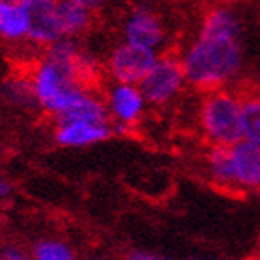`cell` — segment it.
I'll return each instance as SVG.
<instances>
[{"mask_svg": "<svg viewBox=\"0 0 260 260\" xmlns=\"http://www.w3.org/2000/svg\"><path fill=\"white\" fill-rule=\"evenodd\" d=\"M186 82L201 91L233 84L244 71V26L234 8L216 4L206 11L199 32L182 54Z\"/></svg>", "mask_w": 260, "mask_h": 260, "instance_id": "1", "label": "cell"}, {"mask_svg": "<svg viewBox=\"0 0 260 260\" xmlns=\"http://www.w3.org/2000/svg\"><path fill=\"white\" fill-rule=\"evenodd\" d=\"M199 121L203 134L212 145L233 147L244 140L242 132V95L233 89L208 91L201 103Z\"/></svg>", "mask_w": 260, "mask_h": 260, "instance_id": "2", "label": "cell"}, {"mask_svg": "<svg viewBox=\"0 0 260 260\" xmlns=\"http://www.w3.org/2000/svg\"><path fill=\"white\" fill-rule=\"evenodd\" d=\"M186 75L182 69V60L179 56L164 54L158 56V61L151 73L140 82V91L145 103L152 106H164L171 103L186 86Z\"/></svg>", "mask_w": 260, "mask_h": 260, "instance_id": "3", "label": "cell"}, {"mask_svg": "<svg viewBox=\"0 0 260 260\" xmlns=\"http://www.w3.org/2000/svg\"><path fill=\"white\" fill-rule=\"evenodd\" d=\"M158 61L156 50L143 49L138 45L121 43L117 45L108 56V73L115 84H132L140 86L154 63Z\"/></svg>", "mask_w": 260, "mask_h": 260, "instance_id": "4", "label": "cell"}, {"mask_svg": "<svg viewBox=\"0 0 260 260\" xmlns=\"http://www.w3.org/2000/svg\"><path fill=\"white\" fill-rule=\"evenodd\" d=\"M28 17V41L39 47H52L63 39L60 24V0H19Z\"/></svg>", "mask_w": 260, "mask_h": 260, "instance_id": "5", "label": "cell"}, {"mask_svg": "<svg viewBox=\"0 0 260 260\" xmlns=\"http://www.w3.org/2000/svg\"><path fill=\"white\" fill-rule=\"evenodd\" d=\"M123 36H125V43L156 50L166 39V30L160 17L154 11L140 8L126 17Z\"/></svg>", "mask_w": 260, "mask_h": 260, "instance_id": "6", "label": "cell"}, {"mask_svg": "<svg viewBox=\"0 0 260 260\" xmlns=\"http://www.w3.org/2000/svg\"><path fill=\"white\" fill-rule=\"evenodd\" d=\"M106 108H108L110 119H114L115 125L130 126L134 125L136 121H140L141 114L145 110V99L138 86L114 84L108 91Z\"/></svg>", "mask_w": 260, "mask_h": 260, "instance_id": "7", "label": "cell"}, {"mask_svg": "<svg viewBox=\"0 0 260 260\" xmlns=\"http://www.w3.org/2000/svg\"><path fill=\"white\" fill-rule=\"evenodd\" d=\"M231 160H233L234 179L236 186L242 188H255L260 182V145L247 140L238 141L231 147Z\"/></svg>", "mask_w": 260, "mask_h": 260, "instance_id": "8", "label": "cell"}, {"mask_svg": "<svg viewBox=\"0 0 260 260\" xmlns=\"http://www.w3.org/2000/svg\"><path fill=\"white\" fill-rule=\"evenodd\" d=\"M114 134L110 123L95 125V123H69L58 125L54 132V140L61 147H89L101 141H106Z\"/></svg>", "mask_w": 260, "mask_h": 260, "instance_id": "9", "label": "cell"}, {"mask_svg": "<svg viewBox=\"0 0 260 260\" xmlns=\"http://www.w3.org/2000/svg\"><path fill=\"white\" fill-rule=\"evenodd\" d=\"M56 125H69V123H95V125H106L110 123V114L106 103L99 99L93 91L86 93L84 97L71 106L67 112L56 115Z\"/></svg>", "mask_w": 260, "mask_h": 260, "instance_id": "10", "label": "cell"}, {"mask_svg": "<svg viewBox=\"0 0 260 260\" xmlns=\"http://www.w3.org/2000/svg\"><path fill=\"white\" fill-rule=\"evenodd\" d=\"M28 17L19 0L0 2V39L21 41L28 39Z\"/></svg>", "mask_w": 260, "mask_h": 260, "instance_id": "11", "label": "cell"}, {"mask_svg": "<svg viewBox=\"0 0 260 260\" xmlns=\"http://www.w3.org/2000/svg\"><path fill=\"white\" fill-rule=\"evenodd\" d=\"M95 11L87 10L84 6L69 2V0H60V24L63 38L75 39L87 34L93 26V17Z\"/></svg>", "mask_w": 260, "mask_h": 260, "instance_id": "12", "label": "cell"}, {"mask_svg": "<svg viewBox=\"0 0 260 260\" xmlns=\"http://www.w3.org/2000/svg\"><path fill=\"white\" fill-rule=\"evenodd\" d=\"M4 95L13 104L22 106V108H36V106H39L36 91H34L30 71H28V75L26 73H22V75H11L4 84Z\"/></svg>", "mask_w": 260, "mask_h": 260, "instance_id": "13", "label": "cell"}, {"mask_svg": "<svg viewBox=\"0 0 260 260\" xmlns=\"http://www.w3.org/2000/svg\"><path fill=\"white\" fill-rule=\"evenodd\" d=\"M242 132L244 140L260 145V91L242 95Z\"/></svg>", "mask_w": 260, "mask_h": 260, "instance_id": "14", "label": "cell"}, {"mask_svg": "<svg viewBox=\"0 0 260 260\" xmlns=\"http://www.w3.org/2000/svg\"><path fill=\"white\" fill-rule=\"evenodd\" d=\"M208 168H210V175L216 184L236 186L233 160H231V147L212 145L208 152Z\"/></svg>", "mask_w": 260, "mask_h": 260, "instance_id": "15", "label": "cell"}, {"mask_svg": "<svg viewBox=\"0 0 260 260\" xmlns=\"http://www.w3.org/2000/svg\"><path fill=\"white\" fill-rule=\"evenodd\" d=\"M34 260H76L69 245L54 238L39 240L34 247Z\"/></svg>", "mask_w": 260, "mask_h": 260, "instance_id": "16", "label": "cell"}, {"mask_svg": "<svg viewBox=\"0 0 260 260\" xmlns=\"http://www.w3.org/2000/svg\"><path fill=\"white\" fill-rule=\"evenodd\" d=\"M0 260H30V258L19 247H4L2 255H0Z\"/></svg>", "mask_w": 260, "mask_h": 260, "instance_id": "17", "label": "cell"}, {"mask_svg": "<svg viewBox=\"0 0 260 260\" xmlns=\"http://www.w3.org/2000/svg\"><path fill=\"white\" fill-rule=\"evenodd\" d=\"M125 260H168V258L154 255V253H149V251H132L130 255H126Z\"/></svg>", "mask_w": 260, "mask_h": 260, "instance_id": "18", "label": "cell"}, {"mask_svg": "<svg viewBox=\"0 0 260 260\" xmlns=\"http://www.w3.org/2000/svg\"><path fill=\"white\" fill-rule=\"evenodd\" d=\"M69 2H75V4H80L84 8L91 11H97L101 6H103V0H69Z\"/></svg>", "mask_w": 260, "mask_h": 260, "instance_id": "19", "label": "cell"}, {"mask_svg": "<svg viewBox=\"0 0 260 260\" xmlns=\"http://www.w3.org/2000/svg\"><path fill=\"white\" fill-rule=\"evenodd\" d=\"M11 190H13L11 184L4 179V177H2V175H0V199H6V197L11 193Z\"/></svg>", "mask_w": 260, "mask_h": 260, "instance_id": "20", "label": "cell"}, {"mask_svg": "<svg viewBox=\"0 0 260 260\" xmlns=\"http://www.w3.org/2000/svg\"><path fill=\"white\" fill-rule=\"evenodd\" d=\"M231 2H236V0H219V4H227V6H231Z\"/></svg>", "mask_w": 260, "mask_h": 260, "instance_id": "21", "label": "cell"}, {"mask_svg": "<svg viewBox=\"0 0 260 260\" xmlns=\"http://www.w3.org/2000/svg\"><path fill=\"white\" fill-rule=\"evenodd\" d=\"M91 260H103V258H91Z\"/></svg>", "mask_w": 260, "mask_h": 260, "instance_id": "22", "label": "cell"}, {"mask_svg": "<svg viewBox=\"0 0 260 260\" xmlns=\"http://www.w3.org/2000/svg\"><path fill=\"white\" fill-rule=\"evenodd\" d=\"M0 2H8V0H0Z\"/></svg>", "mask_w": 260, "mask_h": 260, "instance_id": "23", "label": "cell"}, {"mask_svg": "<svg viewBox=\"0 0 260 260\" xmlns=\"http://www.w3.org/2000/svg\"><path fill=\"white\" fill-rule=\"evenodd\" d=\"M258 188H260V182H258Z\"/></svg>", "mask_w": 260, "mask_h": 260, "instance_id": "24", "label": "cell"}]
</instances>
